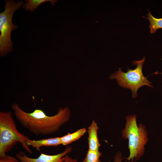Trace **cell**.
I'll use <instances>...</instances> for the list:
<instances>
[{
	"label": "cell",
	"mask_w": 162,
	"mask_h": 162,
	"mask_svg": "<svg viewBox=\"0 0 162 162\" xmlns=\"http://www.w3.org/2000/svg\"><path fill=\"white\" fill-rule=\"evenodd\" d=\"M71 147L68 146L65 150L60 153L54 155H49L41 153L36 158H31L24 152L20 151L16 154V157L21 162H63L65 156L70 153Z\"/></svg>",
	"instance_id": "8992f818"
},
{
	"label": "cell",
	"mask_w": 162,
	"mask_h": 162,
	"mask_svg": "<svg viewBox=\"0 0 162 162\" xmlns=\"http://www.w3.org/2000/svg\"><path fill=\"white\" fill-rule=\"evenodd\" d=\"M28 137L17 129L11 111L0 112V157L7 154L18 143L28 153L32 152L27 144Z\"/></svg>",
	"instance_id": "3957f363"
},
{
	"label": "cell",
	"mask_w": 162,
	"mask_h": 162,
	"mask_svg": "<svg viewBox=\"0 0 162 162\" xmlns=\"http://www.w3.org/2000/svg\"><path fill=\"white\" fill-rule=\"evenodd\" d=\"M0 162H21L16 157L8 155L0 157Z\"/></svg>",
	"instance_id": "4fadbf2b"
},
{
	"label": "cell",
	"mask_w": 162,
	"mask_h": 162,
	"mask_svg": "<svg viewBox=\"0 0 162 162\" xmlns=\"http://www.w3.org/2000/svg\"><path fill=\"white\" fill-rule=\"evenodd\" d=\"M63 162H77V160L76 159L72 158L67 155L65 156Z\"/></svg>",
	"instance_id": "9a60e30c"
},
{
	"label": "cell",
	"mask_w": 162,
	"mask_h": 162,
	"mask_svg": "<svg viewBox=\"0 0 162 162\" xmlns=\"http://www.w3.org/2000/svg\"><path fill=\"white\" fill-rule=\"evenodd\" d=\"M30 147L38 149L43 147L56 146L62 145L60 137L50 138L39 140H32L28 138L26 140Z\"/></svg>",
	"instance_id": "52a82bcc"
},
{
	"label": "cell",
	"mask_w": 162,
	"mask_h": 162,
	"mask_svg": "<svg viewBox=\"0 0 162 162\" xmlns=\"http://www.w3.org/2000/svg\"><path fill=\"white\" fill-rule=\"evenodd\" d=\"M148 14L147 15V17L149 22V26L150 28L151 33L152 34L156 32L157 29L162 28V18H157L154 17L148 10Z\"/></svg>",
	"instance_id": "8fae6325"
},
{
	"label": "cell",
	"mask_w": 162,
	"mask_h": 162,
	"mask_svg": "<svg viewBox=\"0 0 162 162\" xmlns=\"http://www.w3.org/2000/svg\"><path fill=\"white\" fill-rule=\"evenodd\" d=\"M102 153L98 150H93L88 149L85 158L82 162H99V158Z\"/></svg>",
	"instance_id": "7c38bea8"
},
{
	"label": "cell",
	"mask_w": 162,
	"mask_h": 162,
	"mask_svg": "<svg viewBox=\"0 0 162 162\" xmlns=\"http://www.w3.org/2000/svg\"><path fill=\"white\" fill-rule=\"evenodd\" d=\"M135 115L126 117L125 127L122 132V137L128 140L130 154L126 159L128 162L140 160L145 152V146L148 139L146 127L141 123L137 125Z\"/></svg>",
	"instance_id": "7a4b0ae2"
},
{
	"label": "cell",
	"mask_w": 162,
	"mask_h": 162,
	"mask_svg": "<svg viewBox=\"0 0 162 162\" xmlns=\"http://www.w3.org/2000/svg\"><path fill=\"white\" fill-rule=\"evenodd\" d=\"M98 127L94 121H93L88 129V149L98 150L101 145L98 140Z\"/></svg>",
	"instance_id": "ba28073f"
},
{
	"label": "cell",
	"mask_w": 162,
	"mask_h": 162,
	"mask_svg": "<svg viewBox=\"0 0 162 162\" xmlns=\"http://www.w3.org/2000/svg\"><path fill=\"white\" fill-rule=\"evenodd\" d=\"M50 2L52 6L57 2L55 0H26V3L23 5V8L33 12L38 7L42 4L46 2Z\"/></svg>",
	"instance_id": "30bf717a"
},
{
	"label": "cell",
	"mask_w": 162,
	"mask_h": 162,
	"mask_svg": "<svg viewBox=\"0 0 162 162\" xmlns=\"http://www.w3.org/2000/svg\"><path fill=\"white\" fill-rule=\"evenodd\" d=\"M23 5L22 1L16 2L13 0H6L5 9L0 13V54L2 56L12 51L11 32L18 28L12 23V16L14 12Z\"/></svg>",
	"instance_id": "5b68a950"
},
{
	"label": "cell",
	"mask_w": 162,
	"mask_h": 162,
	"mask_svg": "<svg viewBox=\"0 0 162 162\" xmlns=\"http://www.w3.org/2000/svg\"><path fill=\"white\" fill-rule=\"evenodd\" d=\"M123 159L122 155L121 153L118 152L114 158L113 162H122ZM99 162H102L100 160Z\"/></svg>",
	"instance_id": "5bb4252c"
},
{
	"label": "cell",
	"mask_w": 162,
	"mask_h": 162,
	"mask_svg": "<svg viewBox=\"0 0 162 162\" xmlns=\"http://www.w3.org/2000/svg\"><path fill=\"white\" fill-rule=\"evenodd\" d=\"M12 108L20 124L36 135H50L57 132L69 121L71 114L67 107L59 108L57 113L52 116L47 115L43 110L39 109L32 112H27L16 103L12 105Z\"/></svg>",
	"instance_id": "6da1fadb"
},
{
	"label": "cell",
	"mask_w": 162,
	"mask_h": 162,
	"mask_svg": "<svg viewBox=\"0 0 162 162\" xmlns=\"http://www.w3.org/2000/svg\"><path fill=\"white\" fill-rule=\"evenodd\" d=\"M145 61V57L140 61L135 60L133 63L136 65L135 69L132 70L128 68L127 72H124L119 68L118 71L111 74L109 78L116 79L118 84L123 88L130 89L132 97L135 98L137 95V91L140 87L144 86L153 87L142 73V66Z\"/></svg>",
	"instance_id": "277c9868"
},
{
	"label": "cell",
	"mask_w": 162,
	"mask_h": 162,
	"mask_svg": "<svg viewBox=\"0 0 162 162\" xmlns=\"http://www.w3.org/2000/svg\"><path fill=\"white\" fill-rule=\"evenodd\" d=\"M86 128H82L71 133L60 137L62 145L67 146L74 142L80 138L86 132Z\"/></svg>",
	"instance_id": "9c48e42d"
}]
</instances>
